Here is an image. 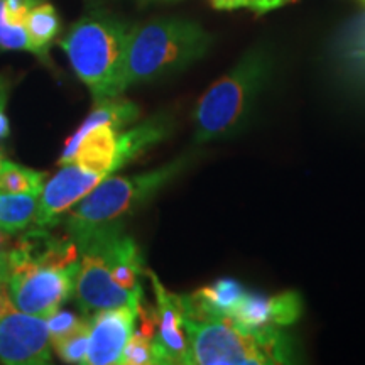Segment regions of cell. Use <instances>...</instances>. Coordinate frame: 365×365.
I'll list each match as a JSON object with an SVG mask.
<instances>
[{
  "mask_svg": "<svg viewBox=\"0 0 365 365\" xmlns=\"http://www.w3.org/2000/svg\"><path fill=\"white\" fill-rule=\"evenodd\" d=\"M185 312L191 364L279 365L294 362V344L282 327H249L228 314Z\"/></svg>",
  "mask_w": 365,
  "mask_h": 365,
  "instance_id": "1",
  "label": "cell"
},
{
  "mask_svg": "<svg viewBox=\"0 0 365 365\" xmlns=\"http://www.w3.org/2000/svg\"><path fill=\"white\" fill-rule=\"evenodd\" d=\"M210 44L212 36L198 22L188 19L163 17L132 27L113 97H120L132 85L170 75L198 61Z\"/></svg>",
  "mask_w": 365,
  "mask_h": 365,
  "instance_id": "2",
  "label": "cell"
},
{
  "mask_svg": "<svg viewBox=\"0 0 365 365\" xmlns=\"http://www.w3.org/2000/svg\"><path fill=\"white\" fill-rule=\"evenodd\" d=\"M186 163L188 159L181 158L143 175L105 178L66 213L63 220L66 235L78 245L97 228L122 222L175 180L185 170Z\"/></svg>",
  "mask_w": 365,
  "mask_h": 365,
  "instance_id": "3",
  "label": "cell"
},
{
  "mask_svg": "<svg viewBox=\"0 0 365 365\" xmlns=\"http://www.w3.org/2000/svg\"><path fill=\"white\" fill-rule=\"evenodd\" d=\"M129 31L113 17L91 12L75 22L59 43L76 76L88 86L95 100L113 97Z\"/></svg>",
  "mask_w": 365,
  "mask_h": 365,
  "instance_id": "4",
  "label": "cell"
},
{
  "mask_svg": "<svg viewBox=\"0 0 365 365\" xmlns=\"http://www.w3.org/2000/svg\"><path fill=\"white\" fill-rule=\"evenodd\" d=\"M266 71V58L252 51L205 91L193 113L196 143L218 139L242 124Z\"/></svg>",
  "mask_w": 365,
  "mask_h": 365,
  "instance_id": "5",
  "label": "cell"
},
{
  "mask_svg": "<svg viewBox=\"0 0 365 365\" xmlns=\"http://www.w3.org/2000/svg\"><path fill=\"white\" fill-rule=\"evenodd\" d=\"M78 271L80 262L68 267H39L11 274L9 294L14 308L49 317L75 293Z\"/></svg>",
  "mask_w": 365,
  "mask_h": 365,
  "instance_id": "6",
  "label": "cell"
},
{
  "mask_svg": "<svg viewBox=\"0 0 365 365\" xmlns=\"http://www.w3.org/2000/svg\"><path fill=\"white\" fill-rule=\"evenodd\" d=\"M0 360L9 365H44L51 362L48 317L19 309L0 318Z\"/></svg>",
  "mask_w": 365,
  "mask_h": 365,
  "instance_id": "7",
  "label": "cell"
},
{
  "mask_svg": "<svg viewBox=\"0 0 365 365\" xmlns=\"http://www.w3.org/2000/svg\"><path fill=\"white\" fill-rule=\"evenodd\" d=\"M122 222L100 227L85 237L78 244L80 252L90 250L98 254L107 264L108 271L117 284L129 291H143L140 279L148 269L144 267V259L137 247L135 240L127 235Z\"/></svg>",
  "mask_w": 365,
  "mask_h": 365,
  "instance_id": "8",
  "label": "cell"
},
{
  "mask_svg": "<svg viewBox=\"0 0 365 365\" xmlns=\"http://www.w3.org/2000/svg\"><path fill=\"white\" fill-rule=\"evenodd\" d=\"M153 284L156 296L158 331L153 339V352L156 364H191V350L185 328V312H182L181 294L168 291L153 271L145 272Z\"/></svg>",
  "mask_w": 365,
  "mask_h": 365,
  "instance_id": "9",
  "label": "cell"
},
{
  "mask_svg": "<svg viewBox=\"0 0 365 365\" xmlns=\"http://www.w3.org/2000/svg\"><path fill=\"white\" fill-rule=\"evenodd\" d=\"M76 299L86 313L118 307H139L143 291H129L117 284L98 254L83 250L75 284Z\"/></svg>",
  "mask_w": 365,
  "mask_h": 365,
  "instance_id": "10",
  "label": "cell"
},
{
  "mask_svg": "<svg viewBox=\"0 0 365 365\" xmlns=\"http://www.w3.org/2000/svg\"><path fill=\"white\" fill-rule=\"evenodd\" d=\"M105 178L98 173L86 171L78 164H65L51 180L44 185L39 195V205L34 227H51L59 222L65 213L75 207L81 198H85L95 186H98Z\"/></svg>",
  "mask_w": 365,
  "mask_h": 365,
  "instance_id": "11",
  "label": "cell"
},
{
  "mask_svg": "<svg viewBox=\"0 0 365 365\" xmlns=\"http://www.w3.org/2000/svg\"><path fill=\"white\" fill-rule=\"evenodd\" d=\"M80 261L76 242L70 235H54L48 227H34L12 242L11 274L39 267H68Z\"/></svg>",
  "mask_w": 365,
  "mask_h": 365,
  "instance_id": "12",
  "label": "cell"
},
{
  "mask_svg": "<svg viewBox=\"0 0 365 365\" xmlns=\"http://www.w3.org/2000/svg\"><path fill=\"white\" fill-rule=\"evenodd\" d=\"M139 307L98 309L90 318V341L86 364L113 365L120 362L122 352L135 330Z\"/></svg>",
  "mask_w": 365,
  "mask_h": 365,
  "instance_id": "13",
  "label": "cell"
},
{
  "mask_svg": "<svg viewBox=\"0 0 365 365\" xmlns=\"http://www.w3.org/2000/svg\"><path fill=\"white\" fill-rule=\"evenodd\" d=\"M78 164L86 171L98 173L103 176H112L122 170L118 161V130L107 125H98L85 132L80 140L70 149H63L59 158V166L65 164Z\"/></svg>",
  "mask_w": 365,
  "mask_h": 365,
  "instance_id": "14",
  "label": "cell"
},
{
  "mask_svg": "<svg viewBox=\"0 0 365 365\" xmlns=\"http://www.w3.org/2000/svg\"><path fill=\"white\" fill-rule=\"evenodd\" d=\"M301 301L296 293L262 296L245 293L228 317L249 327H287L299 318Z\"/></svg>",
  "mask_w": 365,
  "mask_h": 365,
  "instance_id": "15",
  "label": "cell"
},
{
  "mask_svg": "<svg viewBox=\"0 0 365 365\" xmlns=\"http://www.w3.org/2000/svg\"><path fill=\"white\" fill-rule=\"evenodd\" d=\"M245 293L247 291L240 286V282L223 277L193 294H181L182 308L186 312L203 314H230Z\"/></svg>",
  "mask_w": 365,
  "mask_h": 365,
  "instance_id": "16",
  "label": "cell"
},
{
  "mask_svg": "<svg viewBox=\"0 0 365 365\" xmlns=\"http://www.w3.org/2000/svg\"><path fill=\"white\" fill-rule=\"evenodd\" d=\"M139 107L135 103L129 102V100L120 97H107L95 100L93 108H91L90 115L85 118V122L78 127V130L73 134L68 143L65 144V149H70L80 140V137L91 129L98 125H107L112 129L120 130L125 125L132 124L139 118Z\"/></svg>",
  "mask_w": 365,
  "mask_h": 365,
  "instance_id": "17",
  "label": "cell"
},
{
  "mask_svg": "<svg viewBox=\"0 0 365 365\" xmlns=\"http://www.w3.org/2000/svg\"><path fill=\"white\" fill-rule=\"evenodd\" d=\"M59 29L61 22L53 4L41 2L27 16L26 31L33 46V54L44 63L49 61V46L58 36Z\"/></svg>",
  "mask_w": 365,
  "mask_h": 365,
  "instance_id": "18",
  "label": "cell"
},
{
  "mask_svg": "<svg viewBox=\"0 0 365 365\" xmlns=\"http://www.w3.org/2000/svg\"><path fill=\"white\" fill-rule=\"evenodd\" d=\"M39 195L0 191V228L16 234L33 225L38 212Z\"/></svg>",
  "mask_w": 365,
  "mask_h": 365,
  "instance_id": "19",
  "label": "cell"
},
{
  "mask_svg": "<svg viewBox=\"0 0 365 365\" xmlns=\"http://www.w3.org/2000/svg\"><path fill=\"white\" fill-rule=\"evenodd\" d=\"M44 173L34 171L21 164L4 161L0 166V191L6 193L41 195L44 188Z\"/></svg>",
  "mask_w": 365,
  "mask_h": 365,
  "instance_id": "20",
  "label": "cell"
},
{
  "mask_svg": "<svg viewBox=\"0 0 365 365\" xmlns=\"http://www.w3.org/2000/svg\"><path fill=\"white\" fill-rule=\"evenodd\" d=\"M88 341H90V323L78 331L71 335L63 336V339L51 341V346L58 357L66 364H86V355H88Z\"/></svg>",
  "mask_w": 365,
  "mask_h": 365,
  "instance_id": "21",
  "label": "cell"
},
{
  "mask_svg": "<svg viewBox=\"0 0 365 365\" xmlns=\"http://www.w3.org/2000/svg\"><path fill=\"white\" fill-rule=\"evenodd\" d=\"M120 365H145L156 364L153 352V340L144 336L139 330L132 331L130 339L127 340L124 352L120 357Z\"/></svg>",
  "mask_w": 365,
  "mask_h": 365,
  "instance_id": "22",
  "label": "cell"
},
{
  "mask_svg": "<svg viewBox=\"0 0 365 365\" xmlns=\"http://www.w3.org/2000/svg\"><path fill=\"white\" fill-rule=\"evenodd\" d=\"M0 48L11 49V51L33 53V46H31L26 27L11 26L4 17V0H0Z\"/></svg>",
  "mask_w": 365,
  "mask_h": 365,
  "instance_id": "23",
  "label": "cell"
},
{
  "mask_svg": "<svg viewBox=\"0 0 365 365\" xmlns=\"http://www.w3.org/2000/svg\"><path fill=\"white\" fill-rule=\"evenodd\" d=\"M90 319H83L78 314L71 312H61L56 309L53 314L48 317V328H49V339L51 341L63 339V336L71 335V333L78 331L80 328L86 327Z\"/></svg>",
  "mask_w": 365,
  "mask_h": 365,
  "instance_id": "24",
  "label": "cell"
},
{
  "mask_svg": "<svg viewBox=\"0 0 365 365\" xmlns=\"http://www.w3.org/2000/svg\"><path fill=\"white\" fill-rule=\"evenodd\" d=\"M44 0H4V17L11 26L26 27L29 12Z\"/></svg>",
  "mask_w": 365,
  "mask_h": 365,
  "instance_id": "25",
  "label": "cell"
},
{
  "mask_svg": "<svg viewBox=\"0 0 365 365\" xmlns=\"http://www.w3.org/2000/svg\"><path fill=\"white\" fill-rule=\"evenodd\" d=\"M11 234L0 228V281L9 282L11 277Z\"/></svg>",
  "mask_w": 365,
  "mask_h": 365,
  "instance_id": "26",
  "label": "cell"
},
{
  "mask_svg": "<svg viewBox=\"0 0 365 365\" xmlns=\"http://www.w3.org/2000/svg\"><path fill=\"white\" fill-rule=\"evenodd\" d=\"M294 2V0H249V7L250 11L255 14H266L271 11H276L286 4Z\"/></svg>",
  "mask_w": 365,
  "mask_h": 365,
  "instance_id": "27",
  "label": "cell"
},
{
  "mask_svg": "<svg viewBox=\"0 0 365 365\" xmlns=\"http://www.w3.org/2000/svg\"><path fill=\"white\" fill-rule=\"evenodd\" d=\"M7 81L0 78V139H6L9 135V130H11V125H9V118L4 112V107H6L7 100Z\"/></svg>",
  "mask_w": 365,
  "mask_h": 365,
  "instance_id": "28",
  "label": "cell"
},
{
  "mask_svg": "<svg viewBox=\"0 0 365 365\" xmlns=\"http://www.w3.org/2000/svg\"><path fill=\"white\" fill-rule=\"evenodd\" d=\"M12 309L16 308H14L11 294H9V282L0 281V318H2L4 314L11 313Z\"/></svg>",
  "mask_w": 365,
  "mask_h": 365,
  "instance_id": "29",
  "label": "cell"
},
{
  "mask_svg": "<svg viewBox=\"0 0 365 365\" xmlns=\"http://www.w3.org/2000/svg\"><path fill=\"white\" fill-rule=\"evenodd\" d=\"M210 2L218 11H235V9L249 7V0H210Z\"/></svg>",
  "mask_w": 365,
  "mask_h": 365,
  "instance_id": "30",
  "label": "cell"
},
{
  "mask_svg": "<svg viewBox=\"0 0 365 365\" xmlns=\"http://www.w3.org/2000/svg\"><path fill=\"white\" fill-rule=\"evenodd\" d=\"M2 163H4V159H2V154H0V166H2Z\"/></svg>",
  "mask_w": 365,
  "mask_h": 365,
  "instance_id": "31",
  "label": "cell"
},
{
  "mask_svg": "<svg viewBox=\"0 0 365 365\" xmlns=\"http://www.w3.org/2000/svg\"><path fill=\"white\" fill-rule=\"evenodd\" d=\"M359 2H360V4H364V6H365V0H359Z\"/></svg>",
  "mask_w": 365,
  "mask_h": 365,
  "instance_id": "32",
  "label": "cell"
}]
</instances>
